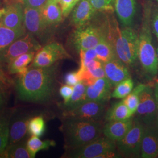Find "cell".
<instances>
[{
    "mask_svg": "<svg viewBox=\"0 0 158 158\" xmlns=\"http://www.w3.org/2000/svg\"><path fill=\"white\" fill-rule=\"evenodd\" d=\"M57 73L56 63L46 68L29 66L25 73L18 75L16 80L18 98L31 102L49 101L54 94Z\"/></svg>",
    "mask_w": 158,
    "mask_h": 158,
    "instance_id": "1",
    "label": "cell"
},
{
    "mask_svg": "<svg viewBox=\"0 0 158 158\" xmlns=\"http://www.w3.org/2000/svg\"><path fill=\"white\" fill-rule=\"evenodd\" d=\"M153 2L143 0L142 2L141 23L139 35L138 60L143 72L150 78L158 74V57L152 40L151 14Z\"/></svg>",
    "mask_w": 158,
    "mask_h": 158,
    "instance_id": "2",
    "label": "cell"
},
{
    "mask_svg": "<svg viewBox=\"0 0 158 158\" xmlns=\"http://www.w3.org/2000/svg\"><path fill=\"white\" fill-rule=\"evenodd\" d=\"M102 121L64 119L60 130L64 136L66 150L81 147L103 135Z\"/></svg>",
    "mask_w": 158,
    "mask_h": 158,
    "instance_id": "3",
    "label": "cell"
},
{
    "mask_svg": "<svg viewBox=\"0 0 158 158\" xmlns=\"http://www.w3.org/2000/svg\"><path fill=\"white\" fill-rule=\"evenodd\" d=\"M113 32L109 40L113 43L117 57L128 67L134 65L138 59V32L131 27L118 29L117 26Z\"/></svg>",
    "mask_w": 158,
    "mask_h": 158,
    "instance_id": "4",
    "label": "cell"
},
{
    "mask_svg": "<svg viewBox=\"0 0 158 158\" xmlns=\"http://www.w3.org/2000/svg\"><path fill=\"white\" fill-rule=\"evenodd\" d=\"M145 124L139 119L134 117L133 124L127 134L117 142V151L121 156L126 158L141 157L142 139Z\"/></svg>",
    "mask_w": 158,
    "mask_h": 158,
    "instance_id": "5",
    "label": "cell"
},
{
    "mask_svg": "<svg viewBox=\"0 0 158 158\" xmlns=\"http://www.w3.org/2000/svg\"><path fill=\"white\" fill-rule=\"evenodd\" d=\"M115 150H117L116 142L103 135L81 147L66 150L63 157L98 158L103 153Z\"/></svg>",
    "mask_w": 158,
    "mask_h": 158,
    "instance_id": "6",
    "label": "cell"
},
{
    "mask_svg": "<svg viewBox=\"0 0 158 158\" xmlns=\"http://www.w3.org/2000/svg\"><path fill=\"white\" fill-rule=\"evenodd\" d=\"M107 34L102 27L86 24L76 28L72 35V42L78 52L95 48L102 37Z\"/></svg>",
    "mask_w": 158,
    "mask_h": 158,
    "instance_id": "7",
    "label": "cell"
},
{
    "mask_svg": "<svg viewBox=\"0 0 158 158\" xmlns=\"http://www.w3.org/2000/svg\"><path fill=\"white\" fill-rule=\"evenodd\" d=\"M107 107L105 103L85 101L75 107L64 110V119H75L100 121L105 118Z\"/></svg>",
    "mask_w": 158,
    "mask_h": 158,
    "instance_id": "8",
    "label": "cell"
},
{
    "mask_svg": "<svg viewBox=\"0 0 158 158\" xmlns=\"http://www.w3.org/2000/svg\"><path fill=\"white\" fill-rule=\"evenodd\" d=\"M68 59H72V56L62 44L57 42H52L42 47L36 53L30 66L49 67L60 60Z\"/></svg>",
    "mask_w": 158,
    "mask_h": 158,
    "instance_id": "9",
    "label": "cell"
},
{
    "mask_svg": "<svg viewBox=\"0 0 158 158\" xmlns=\"http://www.w3.org/2000/svg\"><path fill=\"white\" fill-rule=\"evenodd\" d=\"M42 46L32 34L27 33L14 42L0 54V63L8 64L17 57L29 52H37Z\"/></svg>",
    "mask_w": 158,
    "mask_h": 158,
    "instance_id": "10",
    "label": "cell"
},
{
    "mask_svg": "<svg viewBox=\"0 0 158 158\" xmlns=\"http://www.w3.org/2000/svg\"><path fill=\"white\" fill-rule=\"evenodd\" d=\"M135 114L145 125L156 123V102L154 89L150 85H147L139 94V105Z\"/></svg>",
    "mask_w": 158,
    "mask_h": 158,
    "instance_id": "11",
    "label": "cell"
},
{
    "mask_svg": "<svg viewBox=\"0 0 158 158\" xmlns=\"http://www.w3.org/2000/svg\"><path fill=\"white\" fill-rule=\"evenodd\" d=\"M24 26L27 32L40 40L50 28L43 17L42 10L29 7H24Z\"/></svg>",
    "mask_w": 158,
    "mask_h": 158,
    "instance_id": "12",
    "label": "cell"
},
{
    "mask_svg": "<svg viewBox=\"0 0 158 158\" xmlns=\"http://www.w3.org/2000/svg\"><path fill=\"white\" fill-rule=\"evenodd\" d=\"M141 157L158 158V125H145L142 139Z\"/></svg>",
    "mask_w": 158,
    "mask_h": 158,
    "instance_id": "13",
    "label": "cell"
},
{
    "mask_svg": "<svg viewBox=\"0 0 158 158\" xmlns=\"http://www.w3.org/2000/svg\"><path fill=\"white\" fill-rule=\"evenodd\" d=\"M112 85L106 77L97 79L87 86L85 101L106 103L111 98Z\"/></svg>",
    "mask_w": 158,
    "mask_h": 158,
    "instance_id": "14",
    "label": "cell"
},
{
    "mask_svg": "<svg viewBox=\"0 0 158 158\" xmlns=\"http://www.w3.org/2000/svg\"><path fill=\"white\" fill-rule=\"evenodd\" d=\"M0 18V24L12 29H19L24 26V7L23 3L16 2L7 6Z\"/></svg>",
    "mask_w": 158,
    "mask_h": 158,
    "instance_id": "15",
    "label": "cell"
},
{
    "mask_svg": "<svg viewBox=\"0 0 158 158\" xmlns=\"http://www.w3.org/2000/svg\"><path fill=\"white\" fill-rule=\"evenodd\" d=\"M106 77L113 87L126 79L131 77L128 66L117 57L104 63Z\"/></svg>",
    "mask_w": 158,
    "mask_h": 158,
    "instance_id": "16",
    "label": "cell"
},
{
    "mask_svg": "<svg viewBox=\"0 0 158 158\" xmlns=\"http://www.w3.org/2000/svg\"><path fill=\"white\" fill-rule=\"evenodd\" d=\"M134 121V117L124 120L108 121L104 125L103 135L113 141H120L129 131Z\"/></svg>",
    "mask_w": 158,
    "mask_h": 158,
    "instance_id": "17",
    "label": "cell"
},
{
    "mask_svg": "<svg viewBox=\"0 0 158 158\" xmlns=\"http://www.w3.org/2000/svg\"><path fill=\"white\" fill-rule=\"evenodd\" d=\"M96 10L91 4L90 0H81L74 8L71 17V23L76 28L87 24Z\"/></svg>",
    "mask_w": 158,
    "mask_h": 158,
    "instance_id": "18",
    "label": "cell"
},
{
    "mask_svg": "<svg viewBox=\"0 0 158 158\" xmlns=\"http://www.w3.org/2000/svg\"><path fill=\"white\" fill-rule=\"evenodd\" d=\"M136 0H114V10L124 27H131L135 16Z\"/></svg>",
    "mask_w": 158,
    "mask_h": 158,
    "instance_id": "19",
    "label": "cell"
},
{
    "mask_svg": "<svg viewBox=\"0 0 158 158\" xmlns=\"http://www.w3.org/2000/svg\"><path fill=\"white\" fill-rule=\"evenodd\" d=\"M29 115H23L14 120L10 121L9 129L8 145L21 141L28 132V124L30 119Z\"/></svg>",
    "mask_w": 158,
    "mask_h": 158,
    "instance_id": "20",
    "label": "cell"
},
{
    "mask_svg": "<svg viewBox=\"0 0 158 158\" xmlns=\"http://www.w3.org/2000/svg\"><path fill=\"white\" fill-rule=\"evenodd\" d=\"M58 4L54 0H48L42 10L46 23L50 28L58 25L62 21V12Z\"/></svg>",
    "mask_w": 158,
    "mask_h": 158,
    "instance_id": "21",
    "label": "cell"
},
{
    "mask_svg": "<svg viewBox=\"0 0 158 158\" xmlns=\"http://www.w3.org/2000/svg\"><path fill=\"white\" fill-rule=\"evenodd\" d=\"M27 33L25 27L12 29L0 24V54L6 50L16 40Z\"/></svg>",
    "mask_w": 158,
    "mask_h": 158,
    "instance_id": "22",
    "label": "cell"
},
{
    "mask_svg": "<svg viewBox=\"0 0 158 158\" xmlns=\"http://www.w3.org/2000/svg\"><path fill=\"white\" fill-rule=\"evenodd\" d=\"M36 52H29L17 57L8 64V70L10 74L22 75L28 69L29 64L32 62Z\"/></svg>",
    "mask_w": 158,
    "mask_h": 158,
    "instance_id": "23",
    "label": "cell"
},
{
    "mask_svg": "<svg viewBox=\"0 0 158 158\" xmlns=\"http://www.w3.org/2000/svg\"><path fill=\"white\" fill-rule=\"evenodd\" d=\"M94 49L96 51L97 59L103 63L117 58L113 43L108 40L107 34L102 37Z\"/></svg>",
    "mask_w": 158,
    "mask_h": 158,
    "instance_id": "24",
    "label": "cell"
},
{
    "mask_svg": "<svg viewBox=\"0 0 158 158\" xmlns=\"http://www.w3.org/2000/svg\"><path fill=\"white\" fill-rule=\"evenodd\" d=\"M134 116L123 100L117 102L108 109L106 113L105 119L108 121L124 120Z\"/></svg>",
    "mask_w": 158,
    "mask_h": 158,
    "instance_id": "25",
    "label": "cell"
},
{
    "mask_svg": "<svg viewBox=\"0 0 158 158\" xmlns=\"http://www.w3.org/2000/svg\"><path fill=\"white\" fill-rule=\"evenodd\" d=\"M55 141L47 139L42 141L38 136L31 135L27 142V147L31 158H35L36 155L40 151L48 150L51 147L56 146Z\"/></svg>",
    "mask_w": 158,
    "mask_h": 158,
    "instance_id": "26",
    "label": "cell"
},
{
    "mask_svg": "<svg viewBox=\"0 0 158 158\" xmlns=\"http://www.w3.org/2000/svg\"><path fill=\"white\" fill-rule=\"evenodd\" d=\"M87 85L82 81H80L73 87V91L70 100L63 104L64 110H69L77 106L82 102H85Z\"/></svg>",
    "mask_w": 158,
    "mask_h": 158,
    "instance_id": "27",
    "label": "cell"
},
{
    "mask_svg": "<svg viewBox=\"0 0 158 158\" xmlns=\"http://www.w3.org/2000/svg\"><path fill=\"white\" fill-rule=\"evenodd\" d=\"M5 158H31L27 147V142H19L8 145L3 153Z\"/></svg>",
    "mask_w": 158,
    "mask_h": 158,
    "instance_id": "28",
    "label": "cell"
},
{
    "mask_svg": "<svg viewBox=\"0 0 158 158\" xmlns=\"http://www.w3.org/2000/svg\"><path fill=\"white\" fill-rule=\"evenodd\" d=\"M10 121L9 115L0 113V158H3V153L8 146Z\"/></svg>",
    "mask_w": 158,
    "mask_h": 158,
    "instance_id": "29",
    "label": "cell"
},
{
    "mask_svg": "<svg viewBox=\"0 0 158 158\" xmlns=\"http://www.w3.org/2000/svg\"><path fill=\"white\" fill-rule=\"evenodd\" d=\"M146 85L139 84L136 85L130 94L122 99L125 105L130 109L131 112L134 115L135 114L139 102V94L146 87Z\"/></svg>",
    "mask_w": 158,
    "mask_h": 158,
    "instance_id": "30",
    "label": "cell"
},
{
    "mask_svg": "<svg viewBox=\"0 0 158 158\" xmlns=\"http://www.w3.org/2000/svg\"><path fill=\"white\" fill-rule=\"evenodd\" d=\"M134 81L131 77L120 82L115 87L111 97L116 99H124L133 90Z\"/></svg>",
    "mask_w": 158,
    "mask_h": 158,
    "instance_id": "31",
    "label": "cell"
},
{
    "mask_svg": "<svg viewBox=\"0 0 158 158\" xmlns=\"http://www.w3.org/2000/svg\"><path fill=\"white\" fill-rule=\"evenodd\" d=\"M46 129L45 121L41 115L30 119L28 124V133L31 135L40 137L44 134Z\"/></svg>",
    "mask_w": 158,
    "mask_h": 158,
    "instance_id": "32",
    "label": "cell"
},
{
    "mask_svg": "<svg viewBox=\"0 0 158 158\" xmlns=\"http://www.w3.org/2000/svg\"><path fill=\"white\" fill-rule=\"evenodd\" d=\"M96 11L113 13L114 10V0H90Z\"/></svg>",
    "mask_w": 158,
    "mask_h": 158,
    "instance_id": "33",
    "label": "cell"
},
{
    "mask_svg": "<svg viewBox=\"0 0 158 158\" xmlns=\"http://www.w3.org/2000/svg\"><path fill=\"white\" fill-rule=\"evenodd\" d=\"M79 0H60L59 4L63 17H68Z\"/></svg>",
    "mask_w": 158,
    "mask_h": 158,
    "instance_id": "34",
    "label": "cell"
},
{
    "mask_svg": "<svg viewBox=\"0 0 158 158\" xmlns=\"http://www.w3.org/2000/svg\"><path fill=\"white\" fill-rule=\"evenodd\" d=\"M151 27L152 33L155 34L158 40V4H153L151 14Z\"/></svg>",
    "mask_w": 158,
    "mask_h": 158,
    "instance_id": "35",
    "label": "cell"
},
{
    "mask_svg": "<svg viewBox=\"0 0 158 158\" xmlns=\"http://www.w3.org/2000/svg\"><path fill=\"white\" fill-rule=\"evenodd\" d=\"M73 86L66 84L60 87L59 89V93L63 99V104H66L70 100L73 94Z\"/></svg>",
    "mask_w": 158,
    "mask_h": 158,
    "instance_id": "36",
    "label": "cell"
},
{
    "mask_svg": "<svg viewBox=\"0 0 158 158\" xmlns=\"http://www.w3.org/2000/svg\"><path fill=\"white\" fill-rule=\"evenodd\" d=\"M48 0H23V6L24 7H29L42 10Z\"/></svg>",
    "mask_w": 158,
    "mask_h": 158,
    "instance_id": "37",
    "label": "cell"
},
{
    "mask_svg": "<svg viewBox=\"0 0 158 158\" xmlns=\"http://www.w3.org/2000/svg\"><path fill=\"white\" fill-rule=\"evenodd\" d=\"M64 81L66 85L74 86L80 81L77 71L70 72L66 74Z\"/></svg>",
    "mask_w": 158,
    "mask_h": 158,
    "instance_id": "38",
    "label": "cell"
},
{
    "mask_svg": "<svg viewBox=\"0 0 158 158\" xmlns=\"http://www.w3.org/2000/svg\"><path fill=\"white\" fill-rule=\"evenodd\" d=\"M6 102V90L0 92V113L1 110L4 107Z\"/></svg>",
    "mask_w": 158,
    "mask_h": 158,
    "instance_id": "39",
    "label": "cell"
},
{
    "mask_svg": "<svg viewBox=\"0 0 158 158\" xmlns=\"http://www.w3.org/2000/svg\"><path fill=\"white\" fill-rule=\"evenodd\" d=\"M154 91H155V95L156 102V107H157V120H156V124L158 125V80L156 82L154 87Z\"/></svg>",
    "mask_w": 158,
    "mask_h": 158,
    "instance_id": "40",
    "label": "cell"
},
{
    "mask_svg": "<svg viewBox=\"0 0 158 158\" xmlns=\"http://www.w3.org/2000/svg\"><path fill=\"white\" fill-rule=\"evenodd\" d=\"M0 80L1 81H2L4 83H5L6 84L10 82L8 79V77H6V76L5 74L4 73V72L1 69H0Z\"/></svg>",
    "mask_w": 158,
    "mask_h": 158,
    "instance_id": "41",
    "label": "cell"
},
{
    "mask_svg": "<svg viewBox=\"0 0 158 158\" xmlns=\"http://www.w3.org/2000/svg\"><path fill=\"white\" fill-rule=\"evenodd\" d=\"M5 85H6L5 83H4L2 81H1L0 80V92L2 91L5 90H6V86Z\"/></svg>",
    "mask_w": 158,
    "mask_h": 158,
    "instance_id": "42",
    "label": "cell"
},
{
    "mask_svg": "<svg viewBox=\"0 0 158 158\" xmlns=\"http://www.w3.org/2000/svg\"><path fill=\"white\" fill-rule=\"evenodd\" d=\"M5 11H6V8H2L0 10V18L3 15Z\"/></svg>",
    "mask_w": 158,
    "mask_h": 158,
    "instance_id": "43",
    "label": "cell"
},
{
    "mask_svg": "<svg viewBox=\"0 0 158 158\" xmlns=\"http://www.w3.org/2000/svg\"><path fill=\"white\" fill-rule=\"evenodd\" d=\"M14 1V2H23V0H12Z\"/></svg>",
    "mask_w": 158,
    "mask_h": 158,
    "instance_id": "44",
    "label": "cell"
},
{
    "mask_svg": "<svg viewBox=\"0 0 158 158\" xmlns=\"http://www.w3.org/2000/svg\"><path fill=\"white\" fill-rule=\"evenodd\" d=\"M156 53H157V56H158V46L156 48Z\"/></svg>",
    "mask_w": 158,
    "mask_h": 158,
    "instance_id": "45",
    "label": "cell"
},
{
    "mask_svg": "<svg viewBox=\"0 0 158 158\" xmlns=\"http://www.w3.org/2000/svg\"><path fill=\"white\" fill-rule=\"evenodd\" d=\"M54 1H55L56 2H58V3H59V1H60V0H54Z\"/></svg>",
    "mask_w": 158,
    "mask_h": 158,
    "instance_id": "46",
    "label": "cell"
},
{
    "mask_svg": "<svg viewBox=\"0 0 158 158\" xmlns=\"http://www.w3.org/2000/svg\"><path fill=\"white\" fill-rule=\"evenodd\" d=\"M156 1V2H157V4H158V0H155Z\"/></svg>",
    "mask_w": 158,
    "mask_h": 158,
    "instance_id": "47",
    "label": "cell"
}]
</instances>
